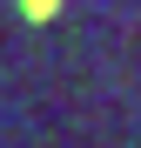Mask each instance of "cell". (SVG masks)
I'll use <instances>...</instances> for the list:
<instances>
[{
    "instance_id": "1",
    "label": "cell",
    "mask_w": 141,
    "mask_h": 148,
    "mask_svg": "<svg viewBox=\"0 0 141 148\" xmlns=\"http://www.w3.org/2000/svg\"><path fill=\"white\" fill-rule=\"evenodd\" d=\"M14 7H20V20H27V27H47V20H61L67 0H14Z\"/></svg>"
}]
</instances>
